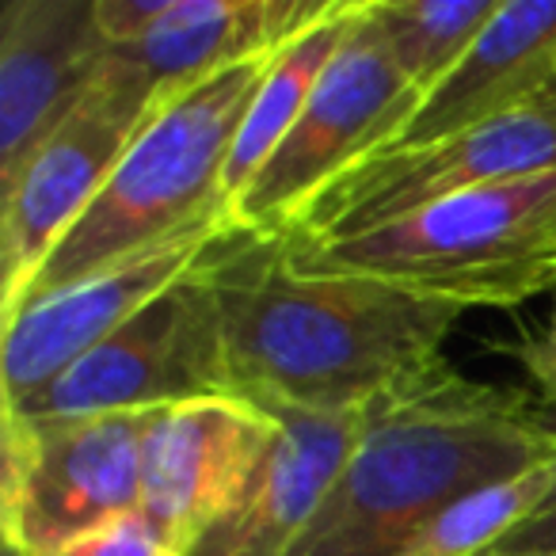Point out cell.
<instances>
[{"mask_svg": "<svg viewBox=\"0 0 556 556\" xmlns=\"http://www.w3.org/2000/svg\"><path fill=\"white\" fill-rule=\"evenodd\" d=\"M518 358H522L526 374L538 381L541 396L556 408V302H553V320H548V328L538 340H526L522 348H518Z\"/></svg>", "mask_w": 556, "mask_h": 556, "instance_id": "7402d4cb", "label": "cell"}, {"mask_svg": "<svg viewBox=\"0 0 556 556\" xmlns=\"http://www.w3.org/2000/svg\"><path fill=\"white\" fill-rule=\"evenodd\" d=\"M553 492L556 457L457 500L401 556H492Z\"/></svg>", "mask_w": 556, "mask_h": 556, "instance_id": "ac0fdd59", "label": "cell"}, {"mask_svg": "<svg viewBox=\"0 0 556 556\" xmlns=\"http://www.w3.org/2000/svg\"><path fill=\"white\" fill-rule=\"evenodd\" d=\"M210 260L149 302L100 348L77 358L20 412L42 419L156 412L232 393Z\"/></svg>", "mask_w": 556, "mask_h": 556, "instance_id": "52a82bcc", "label": "cell"}, {"mask_svg": "<svg viewBox=\"0 0 556 556\" xmlns=\"http://www.w3.org/2000/svg\"><path fill=\"white\" fill-rule=\"evenodd\" d=\"M533 108H545V111H553V115H556V73H553V80H548L545 92L538 96V103H533Z\"/></svg>", "mask_w": 556, "mask_h": 556, "instance_id": "603a6c76", "label": "cell"}, {"mask_svg": "<svg viewBox=\"0 0 556 556\" xmlns=\"http://www.w3.org/2000/svg\"><path fill=\"white\" fill-rule=\"evenodd\" d=\"M232 396L267 412H366L442 363L465 309L313 267L287 237L237 229L210 260Z\"/></svg>", "mask_w": 556, "mask_h": 556, "instance_id": "6da1fadb", "label": "cell"}, {"mask_svg": "<svg viewBox=\"0 0 556 556\" xmlns=\"http://www.w3.org/2000/svg\"><path fill=\"white\" fill-rule=\"evenodd\" d=\"M4 556H31L27 548H20V545H4Z\"/></svg>", "mask_w": 556, "mask_h": 556, "instance_id": "cb8c5ba5", "label": "cell"}, {"mask_svg": "<svg viewBox=\"0 0 556 556\" xmlns=\"http://www.w3.org/2000/svg\"><path fill=\"white\" fill-rule=\"evenodd\" d=\"M332 0H164L156 24L134 47L111 50L123 70L156 103L199 88L217 73L275 54Z\"/></svg>", "mask_w": 556, "mask_h": 556, "instance_id": "5bb4252c", "label": "cell"}, {"mask_svg": "<svg viewBox=\"0 0 556 556\" xmlns=\"http://www.w3.org/2000/svg\"><path fill=\"white\" fill-rule=\"evenodd\" d=\"M548 556H556V553H548Z\"/></svg>", "mask_w": 556, "mask_h": 556, "instance_id": "d4e9b609", "label": "cell"}, {"mask_svg": "<svg viewBox=\"0 0 556 556\" xmlns=\"http://www.w3.org/2000/svg\"><path fill=\"white\" fill-rule=\"evenodd\" d=\"M287 240L313 267L381 278L457 309H515L556 290V168L472 187L336 244Z\"/></svg>", "mask_w": 556, "mask_h": 556, "instance_id": "277c9868", "label": "cell"}, {"mask_svg": "<svg viewBox=\"0 0 556 556\" xmlns=\"http://www.w3.org/2000/svg\"><path fill=\"white\" fill-rule=\"evenodd\" d=\"M278 419L244 396H199L161 408L146 439L141 515L172 553L187 556L240 500Z\"/></svg>", "mask_w": 556, "mask_h": 556, "instance_id": "8fae6325", "label": "cell"}, {"mask_svg": "<svg viewBox=\"0 0 556 556\" xmlns=\"http://www.w3.org/2000/svg\"><path fill=\"white\" fill-rule=\"evenodd\" d=\"M232 232H237L232 222L199 225L184 237L164 240L4 317V348H0L4 412H20L27 401H35L77 358L100 348L184 275L202 267Z\"/></svg>", "mask_w": 556, "mask_h": 556, "instance_id": "30bf717a", "label": "cell"}, {"mask_svg": "<svg viewBox=\"0 0 556 556\" xmlns=\"http://www.w3.org/2000/svg\"><path fill=\"white\" fill-rule=\"evenodd\" d=\"M108 50L96 0H9L0 9V191L92 92Z\"/></svg>", "mask_w": 556, "mask_h": 556, "instance_id": "7c38bea8", "label": "cell"}, {"mask_svg": "<svg viewBox=\"0 0 556 556\" xmlns=\"http://www.w3.org/2000/svg\"><path fill=\"white\" fill-rule=\"evenodd\" d=\"M556 168V115L526 108L477 130L412 149H381L343 172L287 237L336 244L381 229L472 187L507 184Z\"/></svg>", "mask_w": 556, "mask_h": 556, "instance_id": "ba28073f", "label": "cell"}, {"mask_svg": "<svg viewBox=\"0 0 556 556\" xmlns=\"http://www.w3.org/2000/svg\"><path fill=\"white\" fill-rule=\"evenodd\" d=\"M54 556H179V553H172L164 545V538L149 526V518L141 510H134V515L111 518V522L73 538Z\"/></svg>", "mask_w": 556, "mask_h": 556, "instance_id": "d6986e66", "label": "cell"}, {"mask_svg": "<svg viewBox=\"0 0 556 556\" xmlns=\"http://www.w3.org/2000/svg\"><path fill=\"white\" fill-rule=\"evenodd\" d=\"M156 412L65 419L4 412V545L54 556L80 533L141 510L146 439Z\"/></svg>", "mask_w": 556, "mask_h": 556, "instance_id": "8992f818", "label": "cell"}, {"mask_svg": "<svg viewBox=\"0 0 556 556\" xmlns=\"http://www.w3.org/2000/svg\"><path fill=\"white\" fill-rule=\"evenodd\" d=\"M164 0H96V27L111 50L134 47L161 16Z\"/></svg>", "mask_w": 556, "mask_h": 556, "instance_id": "ffe728a7", "label": "cell"}, {"mask_svg": "<svg viewBox=\"0 0 556 556\" xmlns=\"http://www.w3.org/2000/svg\"><path fill=\"white\" fill-rule=\"evenodd\" d=\"M556 457L526 393L434 366L366 408L363 431L290 556H401L442 510Z\"/></svg>", "mask_w": 556, "mask_h": 556, "instance_id": "7a4b0ae2", "label": "cell"}, {"mask_svg": "<svg viewBox=\"0 0 556 556\" xmlns=\"http://www.w3.org/2000/svg\"><path fill=\"white\" fill-rule=\"evenodd\" d=\"M111 54V50H108ZM123 70L103 65L92 92L39 146L16 184L0 191V313L20 309L58 240L80 222L126 156L141 126L161 111Z\"/></svg>", "mask_w": 556, "mask_h": 556, "instance_id": "9c48e42d", "label": "cell"}, {"mask_svg": "<svg viewBox=\"0 0 556 556\" xmlns=\"http://www.w3.org/2000/svg\"><path fill=\"white\" fill-rule=\"evenodd\" d=\"M424 96L404 80L355 0L348 39L328 62L309 108L287 141L255 172L229 217L252 237H282L355 164L386 149L416 115Z\"/></svg>", "mask_w": 556, "mask_h": 556, "instance_id": "5b68a950", "label": "cell"}, {"mask_svg": "<svg viewBox=\"0 0 556 556\" xmlns=\"http://www.w3.org/2000/svg\"><path fill=\"white\" fill-rule=\"evenodd\" d=\"M503 0H363L381 47L419 96H427L480 39Z\"/></svg>", "mask_w": 556, "mask_h": 556, "instance_id": "e0dca14e", "label": "cell"}, {"mask_svg": "<svg viewBox=\"0 0 556 556\" xmlns=\"http://www.w3.org/2000/svg\"><path fill=\"white\" fill-rule=\"evenodd\" d=\"M275 442L240 500L187 556H290L340 477L366 412H270Z\"/></svg>", "mask_w": 556, "mask_h": 556, "instance_id": "4fadbf2b", "label": "cell"}, {"mask_svg": "<svg viewBox=\"0 0 556 556\" xmlns=\"http://www.w3.org/2000/svg\"><path fill=\"white\" fill-rule=\"evenodd\" d=\"M548 553H556V492L492 556H548Z\"/></svg>", "mask_w": 556, "mask_h": 556, "instance_id": "44dd1931", "label": "cell"}, {"mask_svg": "<svg viewBox=\"0 0 556 556\" xmlns=\"http://www.w3.org/2000/svg\"><path fill=\"white\" fill-rule=\"evenodd\" d=\"M275 54L232 65L164 103L130 141L92 206L58 240L20 309L199 225L232 222L222 194L225 168L248 103Z\"/></svg>", "mask_w": 556, "mask_h": 556, "instance_id": "3957f363", "label": "cell"}, {"mask_svg": "<svg viewBox=\"0 0 556 556\" xmlns=\"http://www.w3.org/2000/svg\"><path fill=\"white\" fill-rule=\"evenodd\" d=\"M351 16H355V0H332L325 16L313 20L302 35H294L270 58V70L263 73L260 88H255L252 103H248L244 123H240L237 141H232L229 168H225L222 194L229 210L240 199V191L255 179V172L270 161V153L287 141V134L298 126L302 111L309 108L313 88L320 85L328 62L348 39Z\"/></svg>", "mask_w": 556, "mask_h": 556, "instance_id": "2e32d148", "label": "cell"}, {"mask_svg": "<svg viewBox=\"0 0 556 556\" xmlns=\"http://www.w3.org/2000/svg\"><path fill=\"white\" fill-rule=\"evenodd\" d=\"M553 73L556 0H503L469 54L419 100L416 115L386 149L431 146L533 108Z\"/></svg>", "mask_w": 556, "mask_h": 556, "instance_id": "9a60e30c", "label": "cell"}]
</instances>
